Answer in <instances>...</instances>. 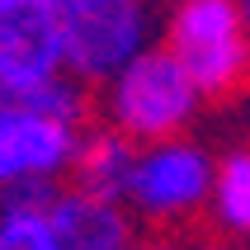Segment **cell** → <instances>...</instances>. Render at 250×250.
Returning <instances> with one entry per match:
<instances>
[{
    "instance_id": "obj_3",
    "label": "cell",
    "mask_w": 250,
    "mask_h": 250,
    "mask_svg": "<svg viewBox=\"0 0 250 250\" xmlns=\"http://www.w3.org/2000/svg\"><path fill=\"white\" fill-rule=\"evenodd\" d=\"M208 104L250 90V19L241 0H170L166 38Z\"/></svg>"
},
{
    "instance_id": "obj_8",
    "label": "cell",
    "mask_w": 250,
    "mask_h": 250,
    "mask_svg": "<svg viewBox=\"0 0 250 250\" xmlns=\"http://www.w3.org/2000/svg\"><path fill=\"white\" fill-rule=\"evenodd\" d=\"M57 184L0 189V250H76L52 203Z\"/></svg>"
},
{
    "instance_id": "obj_1",
    "label": "cell",
    "mask_w": 250,
    "mask_h": 250,
    "mask_svg": "<svg viewBox=\"0 0 250 250\" xmlns=\"http://www.w3.org/2000/svg\"><path fill=\"white\" fill-rule=\"evenodd\" d=\"M208 99L198 95L194 76L180 66V57L166 42L142 47L127 66H118L99 90V113L104 123L118 127L123 137H132L137 146L146 142H166L189 132Z\"/></svg>"
},
{
    "instance_id": "obj_12",
    "label": "cell",
    "mask_w": 250,
    "mask_h": 250,
    "mask_svg": "<svg viewBox=\"0 0 250 250\" xmlns=\"http://www.w3.org/2000/svg\"><path fill=\"white\" fill-rule=\"evenodd\" d=\"M123 250H170V246H166V236H151V241H137V236H132Z\"/></svg>"
},
{
    "instance_id": "obj_9",
    "label": "cell",
    "mask_w": 250,
    "mask_h": 250,
    "mask_svg": "<svg viewBox=\"0 0 250 250\" xmlns=\"http://www.w3.org/2000/svg\"><path fill=\"white\" fill-rule=\"evenodd\" d=\"M132 166H137V142L104 123L95 132H85L81 151H76V166H71V184L76 189H90L99 198H118L123 203Z\"/></svg>"
},
{
    "instance_id": "obj_5",
    "label": "cell",
    "mask_w": 250,
    "mask_h": 250,
    "mask_svg": "<svg viewBox=\"0 0 250 250\" xmlns=\"http://www.w3.org/2000/svg\"><path fill=\"white\" fill-rule=\"evenodd\" d=\"M66 66L81 81H109L151 47V0H62Z\"/></svg>"
},
{
    "instance_id": "obj_11",
    "label": "cell",
    "mask_w": 250,
    "mask_h": 250,
    "mask_svg": "<svg viewBox=\"0 0 250 250\" xmlns=\"http://www.w3.org/2000/svg\"><path fill=\"white\" fill-rule=\"evenodd\" d=\"M194 250H250V241H227V236H217V241H203V246H194Z\"/></svg>"
},
{
    "instance_id": "obj_2",
    "label": "cell",
    "mask_w": 250,
    "mask_h": 250,
    "mask_svg": "<svg viewBox=\"0 0 250 250\" xmlns=\"http://www.w3.org/2000/svg\"><path fill=\"white\" fill-rule=\"evenodd\" d=\"M212 170H217V156L189 132L146 142V146H137V166L127 180L123 208L151 236H180L189 227L208 222Z\"/></svg>"
},
{
    "instance_id": "obj_13",
    "label": "cell",
    "mask_w": 250,
    "mask_h": 250,
    "mask_svg": "<svg viewBox=\"0 0 250 250\" xmlns=\"http://www.w3.org/2000/svg\"><path fill=\"white\" fill-rule=\"evenodd\" d=\"M241 10H246V19H250V0H241Z\"/></svg>"
},
{
    "instance_id": "obj_4",
    "label": "cell",
    "mask_w": 250,
    "mask_h": 250,
    "mask_svg": "<svg viewBox=\"0 0 250 250\" xmlns=\"http://www.w3.org/2000/svg\"><path fill=\"white\" fill-rule=\"evenodd\" d=\"M81 142V123L0 90V189H42L66 180Z\"/></svg>"
},
{
    "instance_id": "obj_6",
    "label": "cell",
    "mask_w": 250,
    "mask_h": 250,
    "mask_svg": "<svg viewBox=\"0 0 250 250\" xmlns=\"http://www.w3.org/2000/svg\"><path fill=\"white\" fill-rule=\"evenodd\" d=\"M62 71H71L62 0H0V90L19 95Z\"/></svg>"
},
{
    "instance_id": "obj_10",
    "label": "cell",
    "mask_w": 250,
    "mask_h": 250,
    "mask_svg": "<svg viewBox=\"0 0 250 250\" xmlns=\"http://www.w3.org/2000/svg\"><path fill=\"white\" fill-rule=\"evenodd\" d=\"M208 227L227 241H250V142H236L217 156Z\"/></svg>"
},
{
    "instance_id": "obj_7",
    "label": "cell",
    "mask_w": 250,
    "mask_h": 250,
    "mask_svg": "<svg viewBox=\"0 0 250 250\" xmlns=\"http://www.w3.org/2000/svg\"><path fill=\"white\" fill-rule=\"evenodd\" d=\"M57 217L66 227V241L76 250H123L132 241V212L118 198H99L90 189H52Z\"/></svg>"
}]
</instances>
